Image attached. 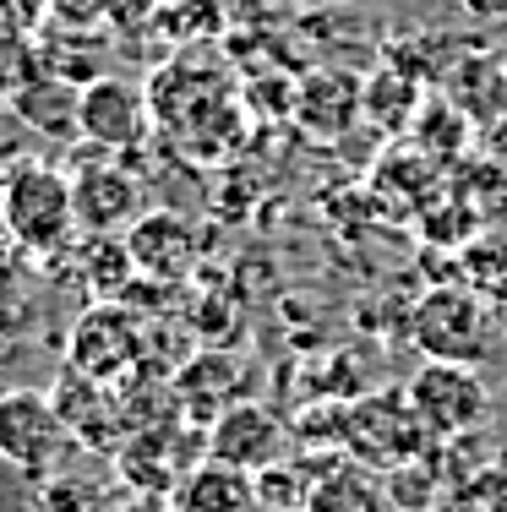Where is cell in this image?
Segmentation results:
<instances>
[{
    "instance_id": "6da1fadb",
    "label": "cell",
    "mask_w": 507,
    "mask_h": 512,
    "mask_svg": "<svg viewBox=\"0 0 507 512\" xmlns=\"http://www.w3.org/2000/svg\"><path fill=\"white\" fill-rule=\"evenodd\" d=\"M0 218H6V240L28 262H60L82 240L71 175L44 158H17L0 175Z\"/></svg>"
},
{
    "instance_id": "7a4b0ae2",
    "label": "cell",
    "mask_w": 507,
    "mask_h": 512,
    "mask_svg": "<svg viewBox=\"0 0 507 512\" xmlns=\"http://www.w3.org/2000/svg\"><path fill=\"white\" fill-rule=\"evenodd\" d=\"M497 316L486 311V300L475 289L437 284L409 316V338L426 360H448V365H475L486 355V333Z\"/></svg>"
},
{
    "instance_id": "3957f363",
    "label": "cell",
    "mask_w": 507,
    "mask_h": 512,
    "mask_svg": "<svg viewBox=\"0 0 507 512\" xmlns=\"http://www.w3.org/2000/svg\"><path fill=\"white\" fill-rule=\"evenodd\" d=\"M409 404H415L420 425L431 431V442H458L475 425H486L491 414V393L469 365H448V360H426L409 376Z\"/></svg>"
},
{
    "instance_id": "277c9868",
    "label": "cell",
    "mask_w": 507,
    "mask_h": 512,
    "mask_svg": "<svg viewBox=\"0 0 507 512\" xmlns=\"http://www.w3.org/2000/svg\"><path fill=\"white\" fill-rule=\"evenodd\" d=\"M142 360V322L126 300H99L71 322L66 338V371L88 382H115Z\"/></svg>"
},
{
    "instance_id": "5b68a950",
    "label": "cell",
    "mask_w": 507,
    "mask_h": 512,
    "mask_svg": "<svg viewBox=\"0 0 507 512\" xmlns=\"http://www.w3.org/2000/svg\"><path fill=\"white\" fill-rule=\"evenodd\" d=\"M66 442H71V431L50 393L17 387V393L0 398V458L11 469H22L28 480H44L60 463V453H66Z\"/></svg>"
},
{
    "instance_id": "8992f818",
    "label": "cell",
    "mask_w": 507,
    "mask_h": 512,
    "mask_svg": "<svg viewBox=\"0 0 507 512\" xmlns=\"http://www.w3.org/2000/svg\"><path fill=\"white\" fill-rule=\"evenodd\" d=\"M153 120V104H148V88H137L131 77H110L104 71L99 82L82 88V104H77V137H88L99 153H131L142 137H148Z\"/></svg>"
},
{
    "instance_id": "52a82bcc",
    "label": "cell",
    "mask_w": 507,
    "mask_h": 512,
    "mask_svg": "<svg viewBox=\"0 0 507 512\" xmlns=\"http://www.w3.org/2000/svg\"><path fill=\"white\" fill-rule=\"evenodd\" d=\"M289 420L279 409H268V404H229L219 420L208 425V458L213 463H229V469H240V474H262V469H273V463H284L289 453Z\"/></svg>"
},
{
    "instance_id": "ba28073f",
    "label": "cell",
    "mask_w": 507,
    "mask_h": 512,
    "mask_svg": "<svg viewBox=\"0 0 507 512\" xmlns=\"http://www.w3.org/2000/svg\"><path fill=\"white\" fill-rule=\"evenodd\" d=\"M71 202L82 235H126L142 218V186L131 169L115 164V153H93L71 169Z\"/></svg>"
},
{
    "instance_id": "9c48e42d",
    "label": "cell",
    "mask_w": 507,
    "mask_h": 512,
    "mask_svg": "<svg viewBox=\"0 0 507 512\" xmlns=\"http://www.w3.org/2000/svg\"><path fill=\"white\" fill-rule=\"evenodd\" d=\"M344 442L355 447L366 463H393V469H404V463H415V458L431 447V431L420 425V414H415V404H409V393H404V398L377 393V398H366L360 409H349Z\"/></svg>"
},
{
    "instance_id": "30bf717a",
    "label": "cell",
    "mask_w": 507,
    "mask_h": 512,
    "mask_svg": "<svg viewBox=\"0 0 507 512\" xmlns=\"http://www.w3.org/2000/svg\"><path fill=\"white\" fill-rule=\"evenodd\" d=\"M126 246H131V262H137V278H148V284H175V278L191 273L202 240L186 218H175L169 207H153V213H142L137 224L126 229Z\"/></svg>"
},
{
    "instance_id": "8fae6325",
    "label": "cell",
    "mask_w": 507,
    "mask_h": 512,
    "mask_svg": "<svg viewBox=\"0 0 507 512\" xmlns=\"http://www.w3.org/2000/svg\"><path fill=\"white\" fill-rule=\"evenodd\" d=\"M175 431L180 425H137L126 436V447L115 453V469L131 491H148V496H169L191 469L197 458H180L175 453Z\"/></svg>"
},
{
    "instance_id": "7c38bea8",
    "label": "cell",
    "mask_w": 507,
    "mask_h": 512,
    "mask_svg": "<svg viewBox=\"0 0 507 512\" xmlns=\"http://www.w3.org/2000/svg\"><path fill=\"white\" fill-rule=\"evenodd\" d=\"M360 93H366V77L355 71H317L295 88V115L300 131L311 137H344L360 120Z\"/></svg>"
},
{
    "instance_id": "4fadbf2b",
    "label": "cell",
    "mask_w": 507,
    "mask_h": 512,
    "mask_svg": "<svg viewBox=\"0 0 507 512\" xmlns=\"http://www.w3.org/2000/svg\"><path fill=\"white\" fill-rule=\"evenodd\" d=\"M306 512H393V491L366 463L333 458L306 480Z\"/></svg>"
},
{
    "instance_id": "5bb4252c",
    "label": "cell",
    "mask_w": 507,
    "mask_h": 512,
    "mask_svg": "<svg viewBox=\"0 0 507 512\" xmlns=\"http://www.w3.org/2000/svg\"><path fill=\"white\" fill-rule=\"evenodd\" d=\"M175 512H262V496H257V480L229 463H213L202 458L186 480L169 491Z\"/></svg>"
},
{
    "instance_id": "9a60e30c",
    "label": "cell",
    "mask_w": 507,
    "mask_h": 512,
    "mask_svg": "<svg viewBox=\"0 0 507 512\" xmlns=\"http://www.w3.org/2000/svg\"><path fill=\"white\" fill-rule=\"evenodd\" d=\"M453 104L475 120L480 131L507 115V55H469L453 71Z\"/></svg>"
},
{
    "instance_id": "2e32d148",
    "label": "cell",
    "mask_w": 507,
    "mask_h": 512,
    "mask_svg": "<svg viewBox=\"0 0 507 512\" xmlns=\"http://www.w3.org/2000/svg\"><path fill=\"white\" fill-rule=\"evenodd\" d=\"M426 109V93H420V77H409V71H377V77H366V93H360V120L377 131H409L415 126V115Z\"/></svg>"
},
{
    "instance_id": "e0dca14e",
    "label": "cell",
    "mask_w": 507,
    "mask_h": 512,
    "mask_svg": "<svg viewBox=\"0 0 507 512\" xmlns=\"http://www.w3.org/2000/svg\"><path fill=\"white\" fill-rule=\"evenodd\" d=\"M82 256V284L93 300H126L137 284V262H131L126 235H82L77 240Z\"/></svg>"
},
{
    "instance_id": "ac0fdd59",
    "label": "cell",
    "mask_w": 507,
    "mask_h": 512,
    "mask_svg": "<svg viewBox=\"0 0 507 512\" xmlns=\"http://www.w3.org/2000/svg\"><path fill=\"white\" fill-rule=\"evenodd\" d=\"M409 137H415V148L426 158H437L442 169H453V164H464L469 142H475V120H469L453 99H437V104H426L415 115Z\"/></svg>"
},
{
    "instance_id": "d6986e66",
    "label": "cell",
    "mask_w": 507,
    "mask_h": 512,
    "mask_svg": "<svg viewBox=\"0 0 507 512\" xmlns=\"http://www.w3.org/2000/svg\"><path fill=\"white\" fill-rule=\"evenodd\" d=\"M77 104H82L77 82H60V77L44 71V77L11 104V115H17L28 131H44V137H71V131H77Z\"/></svg>"
},
{
    "instance_id": "ffe728a7",
    "label": "cell",
    "mask_w": 507,
    "mask_h": 512,
    "mask_svg": "<svg viewBox=\"0 0 507 512\" xmlns=\"http://www.w3.org/2000/svg\"><path fill=\"white\" fill-rule=\"evenodd\" d=\"M39 77H44V60L28 44V33L0 22V109H11Z\"/></svg>"
},
{
    "instance_id": "44dd1931",
    "label": "cell",
    "mask_w": 507,
    "mask_h": 512,
    "mask_svg": "<svg viewBox=\"0 0 507 512\" xmlns=\"http://www.w3.org/2000/svg\"><path fill=\"white\" fill-rule=\"evenodd\" d=\"M229 0H169L153 22H164L169 39H219Z\"/></svg>"
},
{
    "instance_id": "7402d4cb",
    "label": "cell",
    "mask_w": 507,
    "mask_h": 512,
    "mask_svg": "<svg viewBox=\"0 0 507 512\" xmlns=\"http://www.w3.org/2000/svg\"><path fill=\"white\" fill-rule=\"evenodd\" d=\"M28 322H33V306H28L22 262H11V251H0V338H17Z\"/></svg>"
},
{
    "instance_id": "603a6c76",
    "label": "cell",
    "mask_w": 507,
    "mask_h": 512,
    "mask_svg": "<svg viewBox=\"0 0 507 512\" xmlns=\"http://www.w3.org/2000/svg\"><path fill=\"white\" fill-rule=\"evenodd\" d=\"M44 11L60 22V28H71V33H88L93 22H104V17H115L110 11V0H44Z\"/></svg>"
},
{
    "instance_id": "cb8c5ba5",
    "label": "cell",
    "mask_w": 507,
    "mask_h": 512,
    "mask_svg": "<svg viewBox=\"0 0 507 512\" xmlns=\"http://www.w3.org/2000/svg\"><path fill=\"white\" fill-rule=\"evenodd\" d=\"M169 6V0H110V11H115V22H153L159 11Z\"/></svg>"
},
{
    "instance_id": "d4e9b609",
    "label": "cell",
    "mask_w": 507,
    "mask_h": 512,
    "mask_svg": "<svg viewBox=\"0 0 507 512\" xmlns=\"http://www.w3.org/2000/svg\"><path fill=\"white\" fill-rule=\"evenodd\" d=\"M110 512H175V502H169V496L131 491V496H120V502H110Z\"/></svg>"
},
{
    "instance_id": "484cf974",
    "label": "cell",
    "mask_w": 507,
    "mask_h": 512,
    "mask_svg": "<svg viewBox=\"0 0 507 512\" xmlns=\"http://www.w3.org/2000/svg\"><path fill=\"white\" fill-rule=\"evenodd\" d=\"M486 158L507 169V115L497 120V126H486Z\"/></svg>"
},
{
    "instance_id": "4316f807",
    "label": "cell",
    "mask_w": 507,
    "mask_h": 512,
    "mask_svg": "<svg viewBox=\"0 0 507 512\" xmlns=\"http://www.w3.org/2000/svg\"><path fill=\"white\" fill-rule=\"evenodd\" d=\"M497 295H502V300H497V306H491V316H497V327L507 333V289H497Z\"/></svg>"
},
{
    "instance_id": "83f0119b",
    "label": "cell",
    "mask_w": 507,
    "mask_h": 512,
    "mask_svg": "<svg viewBox=\"0 0 507 512\" xmlns=\"http://www.w3.org/2000/svg\"><path fill=\"white\" fill-rule=\"evenodd\" d=\"M0 235H6V218H0Z\"/></svg>"
}]
</instances>
